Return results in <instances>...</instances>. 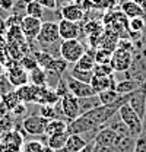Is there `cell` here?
<instances>
[{
    "mask_svg": "<svg viewBox=\"0 0 146 152\" xmlns=\"http://www.w3.org/2000/svg\"><path fill=\"white\" fill-rule=\"evenodd\" d=\"M118 115L120 118L124 121V124L128 127L130 133L134 137H139L143 132V121L142 118L137 115V113L128 105V102H124L120 108H118Z\"/></svg>",
    "mask_w": 146,
    "mask_h": 152,
    "instance_id": "1",
    "label": "cell"
},
{
    "mask_svg": "<svg viewBox=\"0 0 146 152\" xmlns=\"http://www.w3.org/2000/svg\"><path fill=\"white\" fill-rule=\"evenodd\" d=\"M86 53L85 45L79 39H63L60 45V57L70 64H76L77 60Z\"/></svg>",
    "mask_w": 146,
    "mask_h": 152,
    "instance_id": "2",
    "label": "cell"
},
{
    "mask_svg": "<svg viewBox=\"0 0 146 152\" xmlns=\"http://www.w3.org/2000/svg\"><path fill=\"white\" fill-rule=\"evenodd\" d=\"M48 121L50 120H47L41 114H31L22 120V129L26 134L31 136H44Z\"/></svg>",
    "mask_w": 146,
    "mask_h": 152,
    "instance_id": "3",
    "label": "cell"
},
{
    "mask_svg": "<svg viewBox=\"0 0 146 152\" xmlns=\"http://www.w3.org/2000/svg\"><path fill=\"white\" fill-rule=\"evenodd\" d=\"M128 105L137 113V115L143 120L146 115V80L143 83L133 91L131 94H128Z\"/></svg>",
    "mask_w": 146,
    "mask_h": 152,
    "instance_id": "4",
    "label": "cell"
},
{
    "mask_svg": "<svg viewBox=\"0 0 146 152\" xmlns=\"http://www.w3.org/2000/svg\"><path fill=\"white\" fill-rule=\"evenodd\" d=\"M60 104H61V110L66 117V121L70 123L73 120H76L80 115V110H79V98L74 96L72 92H67L60 98Z\"/></svg>",
    "mask_w": 146,
    "mask_h": 152,
    "instance_id": "5",
    "label": "cell"
},
{
    "mask_svg": "<svg viewBox=\"0 0 146 152\" xmlns=\"http://www.w3.org/2000/svg\"><path fill=\"white\" fill-rule=\"evenodd\" d=\"M6 66L9 70L7 79H9L10 85H13L15 88H20V86L29 83V73H28V70H25L20 66V63H18V61H13L12 64L6 63Z\"/></svg>",
    "mask_w": 146,
    "mask_h": 152,
    "instance_id": "6",
    "label": "cell"
},
{
    "mask_svg": "<svg viewBox=\"0 0 146 152\" xmlns=\"http://www.w3.org/2000/svg\"><path fill=\"white\" fill-rule=\"evenodd\" d=\"M133 63V56L130 50L124 48H117L115 51H112L111 57V66L114 69V72H127Z\"/></svg>",
    "mask_w": 146,
    "mask_h": 152,
    "instance_id": "7",
    "label": "cell"
},
{
    "mask_svg": "<svg viewBox=\"0 0 146 152\" xmlns=\"http://www.w3.org/2000/svg\"><path fill=\"white\" fill-rule=\"evenodd\" d=\"M117 139H118V134L114 132L111 127H104L95 136L93 145L98 146V148H104V149H108V151L114 152V146H115Z\"/></svg>",
    "mask_w": 146,
    "mask_h": 152,
    "instance_id": "8",
    "label": "cell"
},
{
    "mask_svg": "<svg viewBox=\"0 0 146 152\" xmlns=\"http://www.w3.org/2000/svg\"><path fill=\"white\" fill-rule=\"evenodd\" d=\"M41 26H42L41 19L32 18L28 15H25L20 20V28H22V32L26 38V41H35L39 31H41Z\"/></svg>",
    "mask_w": 146,
    "mask_h": 152,
    "instance_id": "9",
    "label": "cell"
},
{
    "mask_svg": "<svg viewBox=\"0 0 146 152\" xmlns=\"http://www.w3.org/2000/svg\"><path fill=\"white\" fill-rule=\"evenodd\" d=\"M66 82H67V86H69V91L72 92L74 96L77 98H85V96H92V95H96L93 88L91 86V83H86V82H80L77 79L72 77L70 75L64 76Z\"/></svg>",
    "mask_w": 146,
    "mask_h": 152,
    "instance_id": "10",
    "label": "cell"
},
{
    "mask_svg": "<svg viewBox=\"0 0 146 152\" xmlns=\"http://www.w3.org/2000/svg\"><path fill=\"white\" fill-rule=\"evenodd\" d=\"M85 18V10L76 1H67L60 7V19H66L70 22H80Z\"/></svg>",
    "mask_w": 146,
    "mask_h": 152,
    "instance_id": "11",
    "label": "cell"
},
{
    "mask_svg": "<svg viewBox=\"0 0 146 152\" xmlns=\"http://www.w3.org/2000/svg\"><path fill=\"white\" fill-rule=\"evenodd\" d=\"M58 32L61 39H79L82 35V26L77 22H70L66 19L58 20Z\"/></svg>",
    "mask_w": 146,
    "mask_h": 152,
    "instance_id": "12",
    "label": "cell"
},
{
    "mask_svg": "<svg viewBox=\"0 0 146 152\" xmlns=\"http://www.w3.org/2000/svg\"><path fill=\"white\" fill-rule=\"evenodd\" d=\"M115 79H114V75L110 76H99V75H93L91 80V86L93 88L95 94H101L107 89H115Z\"/></svg>",
    "mask_w": 146,
    "mask_h": 152,
    "instance_id": "13",
    "label": "cell"
},
{
    "mask_svg": "<svg viewBox=\"0 0 146 152\" xmlns=\"http://www.w3.org/2000/svg\"><path fill=\"white\" fill-rule=\"evenodd\" d=\"M120 10L126 15V18L133 19V18H140V16H146V10L142 9L137 3H134L133 0H123Z\"/></svg>",
    "mask_w": 146,
    "mask_h": 152,
    "instance_id": "14",
    "label": "cell"
},
{
    "mask_svg": "<svg viewBox=\"0 0 146 152\" xmlns=\"http://www.w3.org/2000/svg\"><path fill=\"white\" fill-rule=\"evenodd\" d=\"M16 94H18L19 99L25 104L29 102H35L36 101V94H38V86L32 85V83H26L20 88H16Z\"/></svg>",
    "mask_w": 146,
    "mask_h": 152,
    "instance_id": "15",
    "label": "cell"
},
{
    "mask_svg": "<svg viewBox=\"0 0 146 152\" xmlns=\"http://www.w3.org/2000/svg\"><path fill=\"white\" fill-rule=\"evenodd\" d=\"M143 82L137 80V79H133V77H128V79H124V80H120L117 82L115 85V91L120 95H127L131 94L133 91H136Z\"/></svg>",
    "mask_w": 146,
    "mask_h": 152,
    "instance_id": "16",
    "label": "cell"
},
{
    "mask_svg": "<svg viewBox=\"0 0 146 152\" xmlns=\"http://www.w3.org/2000/svg\"><path fill=\"white\" fill-rule=\"evenodd\" d=\"M136 139L137 137L134 136H118L114 146V152H134Z\"/></svg>",
    "mask_w": 146,
    "mask_h": 152,
    "instance_id": "17",
    "label": "cell"
},
{
    "mask_svg": "<svg viewBox=\"0 0 146 152\" xmlns=\"http://www.w3.org/2000/svg\"><path fill=\"white\" fill-rule=\"evenodd\" d=\"M67 121L66 120H61V118H53L48 121L47 127H45V136H54V134H58V133H64L67 132Z\"/></svg>",
    "mask_w": 146,
    "mask_h": 152,
    "instance_id": "18",
    "label": "cell"
},
{
    "mask_svg": "<svg viewBox=\"0 0 146 152\" xmlns=\"http://www.w3.org/2000/svg\"><path fill=\"white\" fill-rule=\"evenodd\" d=\"M102 105L101 99L98 95H92V96H85V98H79V110H80V115L88 111H91L93 108Z\"/></svg>",
    "mask_w": 146,
    "mask_h": 152,
    "instance_id": "19",
    "label": "cell"
},
{
    "mask_svg": "<svg viewBox=\"0 0 146 152\" xmlns=\"http://www.w3.org/2000/svg\"><path fill=\"white\" fill-rule=\"evenodd\" d=\"M88 143H91V142H88L82 134H69V139L66 142V148L70 152H79L82 151Z\"/></svg>",
    "mask_w": 146,
    "mask_h": 152,
    "instance_id": "20",
    "label": "cell"
},
{
    "mask_svg": "<svg viewBox=\"0 0 146 152\" xmlns=\"http://www.w3.org/2000/svg\"><path fill=\"white\" fill-rule=\"evenodd\" d=\"M69 139V133H58V134H54V136H48L47 140H45V145L51 149V151H57L63 146H66V142Z\"/></svg>",
    "mask_w": 146,
    "mask_h": 152,
    "instance_id": "21",
    "label": "cell"
},
{
    "mask_svg": "<svg viewBox=\"0 0 146 152\" xmlns=\"http://www.w3.org/2000/svg\"><path fill=\"white\" fill-rule=\"evenodd\" d=\"M29 83L35 86H47V72L42 67H35L29 72Z\"/></svg>",
    "mask_w": 146,
    "mask_h": 152,
    "instance_id": "22",
    "label": "cell"
},
{
    "mask_svg": "<svg viewBox=\"0 0 146 152\" xmlns=\"http://www.w3.org/2000/svg\"><path fill=\"white\" fill-rule=\"evenodd\" d=\"M15 129V117H12V114H6L0 118V140Z\"/></svg>",
    "mask_w": 146,
    "mask_h": 152,
    "instance_id": "23",
    "label": "cell"
},
{
    "mask_svg": "<svg viewBox=\"0 0 146 152\" xmlns=\"http://www.w3.org/2000/svg\"><path fill=\"white\" fill-rule=\"evenodd\" d=\"M26 15L42 20L44 15H45V9H44V6H42L38 0H32V1L26 6Z\"/></svg>",
    "mask_w": 146,
    "mask_h": 152,
    "instance_id": "24",
    "label": "cell"
},
{
    "mask_svg": "<svg viewBox=\"0 0 146 152\" xmlns=\"http://www.w3.org/2000/svg\"><path fill=\"white\" fill-rule=\"evenodd\" d=\"M69 75L74 77V79H77V80H80V82L91 83L92 77H93V72L92 70H83V69H79V67L73 66L70 69V72H69Z\"/></svg>",
    "mask_w": 146,
    "mask_h": 152,
    "instance_id": "25",
    "label": "cell"
},
{
    "mask_svg": "<svg viewBox=\"0 0 146 152\" xmlns=\"http://www.w3.org/2000/svg\"><path fill=\"white\" fill-rule=\"evenodd\" d=\"M95 64H96L95 57L92 56L91 53H88V51H86L83 56L77 60V63H76L74 66H76V67H79V69H83V70H93Z\"/></svg>",
    "mask_w": 146,
    "mask_h": 152,
    "instance_id": "26",
    "label": "cell"
},
{
    "mask_svg": "<svg viewBox=\"0 0 146 152\" xmlns=\"http://www.w3.org/2000/svg\"><path fill=\"white\" fill-rule=\"evenodd\" d=\"M23 152H53L41 140H29L23 145Z\"/></svg>",
    "mask_w": 146,
    "mask_h": 152,
    "instance_id": "27",
    "label": "cell"
},
{
    "mask_svg": "<svg viewBox=\"0 0 146 152\" xmlns=\"http://www.w3.org/2000/svg\"><path fill=\"white\" fill-rule=\"evenodd\" d=\"M1 101H3V104L6 105V108L9 110V113L18 105L19 102H20V99H19L18 94H16V91H10V92H6V94H3L1 96Z\"/></svg>",
    "mask_w": 146,
    "mask_h": 152,
    "instance_id": "28",
    "label": "cell"
},
{
    "mask_svg": "<svg viewBox=\"0 0 146 152\" xmlns=\"http://www.w3.org/2000/svg\"><path fill=\"white\" fill-rule=\"evenodd\" d=\"M127 28L130 32H136L140 34L143 29L146 28V16H140V18H133L128 20Z\"/></svg>",
    "mask_w": 146,
    "mask_h": 152,
    "instance_id": "29",
    "label": "cell"
},
{
    "mask_svg": "<svg viewBox=\"0 0 146 152\" xmlns=\"http://www.w3.org/2000/svg\"><path fill=\"white\" fill-rule=\"evenodd\" d=\"M98 96H99V99H101V104H102V105H108V104L115 102L117 99H120V96H121V95L118 94L115 89H107V91H104V92L98 94Z\"/></svg>",
    "mask_w": 146,
    "mask_h": 152,
    "instance_id": "30",
    "label": "cell"
},
{
    "mask_svg": "<svg viewBox=\"0 0 146 152\" xmlns=\"http://www.w3.org/2000/svg\"><path fill=\"white\" fill-rule=\"evenodd\" d=\"M95 61L99 63V64H107V63H111V57H112V50H108V48H98L95 51Z\"/></svg>",
    "mask_w": 146,
    "mask_h": 152,
    "instance_id": "31",
    "label": "cell"
},
{
    "mask_svg": "<svg viewBox=\"0 0 146 152\" xmlns=\"http://www.w3.org/2000/svg\"><path fill=\"white\" fill-rule=\"evenodd\" d=\"M20 66L25 69V70H28V72H31V70H34L35 67H38V63H36V58L34 56V53L32 54H25V56L20 58Z\"/></svg>",
    "mask_w": 146,
    "mask_h": 152,
    "instance_id": "32",
    "label": "cell"
},
{
    "mask_svg": "<svg viewBox=\"0 0 146 152\" xmlns=\"http://www.w3.org/2000/svg\"><path fill=\"white\" fill-rule=\"evenodd\" d=\"M39 114L42 117H45L47 120H53L57 118V110H55V104H42L39 107Z\"/></svg>",
    "mask_w": 146,
    "mask_h": 152,
    "instance_id": "33",
    "label": "cell"
},
{
    "mask_svg": "<svg viewBox=\"0 0 146 152\" xmlns=\"http://www.w3.org/2000/svg\"><path fill=\"white\" fill-rule=\"evenodd\" d=\"M92 72H93V75H99V76L114 75V69H112V66H111L110 63H107V64H99V63H96Z\"/></svg>",
    "mask_w": 146,
    "mask_h": 152,
    "instance_id": "34",
    "label": "cell"
},
{
    "mask_svg": "<svg viewBox=\"0 0 146 152\" xmlns=\"http://www.w3.org/2000/svg\"><path fill=\"white\" fill-rule=\"evenodd\" d=\"M26 108H28V107H26V104L20 101L18 105H16V107H15V108L10 111V114H12L13 117H22L23 114L26 113Z\"/></svg>",
    "mask_w": 146,
    "mask_h": 152,
    "instance_id": "35",
    "label": "cell"
},
{
    "mask_svg": "<svg viewBox=\"0 0 146 152\" xmlns=\"http://www.w3.org/2000/svg\"><path fill=\"white\" fill-rule=\"evenodd\" d=\"M134 152H146V136L145 134H140V136L136 139Z\"/></svg>",
    "mask_w": 146,
    "mask_h": 152,
    "instance_id": "36",
    "label": "cell"
},
{
    "mask_svg": "<svg viewBox=\"0 0 146 152\" xmlns=\"http://www.w3.org/2000/svg\"><path fill=\"white\" fill-rule=\"evenodd\" d=\"M42 6H44V9H47V10H58L60 7H58V3H57V0H38Z\"/></svg>",
    "mask_w": 146,
    "mask_h": 152,
    "instance_id": "37",
    "label": "cell"
},
{
    "mask_svg": "<svg viewBox=\"0 0 146 152\" xmlns=\"http://www.w3.org/2000/svg\"><path fill=\"white\" fill-rule=\"evenodd\" d=\"M13 4H15V0H0V10L12 12Z\"/></svg>",
    "mask_w": 146,
    "mask_h": 152,
    "instance_id": "38",
    "label": "cell"
},
{
    "mask_svg": "<svg viewBox=\"0 0 146 152\" xmlns=\"http://www.w3.org/2000/svg\"><path fill=\"white\" fill-rule=\"evenodd\" d=\"M7 113H9V110L6 108V105L3 104V101H0V118H1L3 115H6Z\"/></svg>",
    "mask_w": 146,
    "mask_h": 152,
    "instance_id": "39",
    "label": "cell"
},
{
    "mask_svg": "<svg viewBox=\"0 0 146 152\" xmlns=\"http://www.w3.org/2000/svg\"><path fill=\"white\" fill-rule=\"evenodd\" d=\"M79 152H93V142H91V143H88L82 151H79Z\"/></svg>",
    "mask_w": 146,
    "mask_h": 152,
    "instance_id": "40",
    "label": "cell"
},
{
    "mask_svg": "<svg viewBox=\"0 0 146 152\" xmlns=\"http://www.w3.org/2000/svg\"><path fill=\"white\" fill-rule=\"evenodd\" d=\"M133 1H134V3H137L142 9H145L146 10V0H133Z\"/></svg>",
    "mask_w": 146,
    "mask_h": 152,
    "instance_id": "41",
    "label": "cell"
},
{
    "mask_svg": "<svg viewBox=\"0 0 146 152\" xmlns=\"http://www.w3.org/2000/svg\"><path fill=\"white\" fill-rule=\"evenodd\" d=\"M53 152H70L66 146H63V148H60V149H57V151H53Z\"/></svg>",
    "mask_w": 146,
    "mask_h": 152,
    "instance_id": "42",
    "label": "cell"
},
{
    "mask_svg": "<svg viewBox=\"0 0 146 152\" xmlns=\"http://www.w3.org/2000/svg\"><path fill=\"white\" fill-rule=\"evenodd\" d=\"M57 3H58V7H61L63 4H66V3H67V0H57Z\"/></svg>",
    "mask_w": 146,
    "mask_h": 152,
    "instance_id": "43",
    "label": "cell"
},
{
    "mask_svg": "<svg viewBox=\"0 0 146 152\" xmlns=\"http://www.w3.org/2000/svg\"><path fill=\"white\" fill-rule=\"evenodd\" d=\"M67 1H76V0H67Z\"/></svg>",
    "mask_w": 146,
    "mask_h": 152,
    "instance_id": "44",
    "label": "cell"
}]
</instances>
